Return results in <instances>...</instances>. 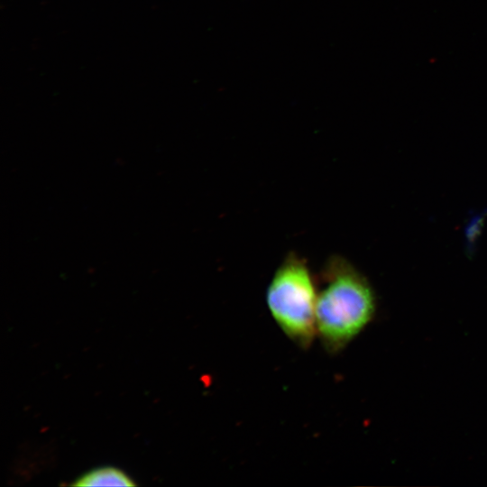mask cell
Masks as SVG:
<instances>
[{
  "label": "cell",
  "instance_id": "6da1fadb",
  "mask_svg": "<svg viewBox=\"0 0 487 487\" xmlns=\"http://www.w3.org/2000/svg\"><path fill=\"white\" fill-rule=\"evenodd\" d=\"M316 326L325 349H345L372 322L376 299L367 279L345 258L334 255L321 271Z\"/></svg>",
  "mask_w": 487,
  "mask_h": 487
},
{
  "label": "cell",
  "instance_id": "7a4b0ae2",
  "mask_svg": "<svg viewBox=\"0 0 487 487\" xmlns=\"http://www.w3.org/2000/svg\"><path fill=\"white\" fill-rule=\"evenodd\" d=\"M305 259L289 253L274 271L266 291L272 318L298 346L307 349L317 335V287Z\"/></svg>",
  "mask_w": 487,
  "mask_h": 487
},
{
  "label": "cell",
  "instance_id": "3957f363",
  "mask_svg": "<svg viewBox=\"0 0 487 487\" xmlns=\"http://www.w3.org/2000/svg\"><path fill=\"white\" fill-rule=\"evenodd\" d=\"M73 486H134L135 482L122 470L105 466L93 469L73 483Z\"/></svg>",
  "mask_w": 487,
  "mask_h": 487
}]
</instances>
